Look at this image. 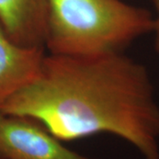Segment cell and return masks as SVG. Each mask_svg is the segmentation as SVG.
<instances>
[{
    "label": "cell",
    "instance_id": "5",
    "mask_svg": "<svg viewBox=\"0 0 159 159\" xmlns=\"http://www.w3.org/2000/svg\"><path fill=\"white\" fill-rule=\"evenodd\" d=\"M46 12V0H0V24L20 45L44 48Z\"/></svg>",
    "mask_w": 159,
    "mask_h": 159
},
{
    "label": "cell",
    "instance_id": "2",
    "mask_svg": "<svg viewBox=\"0 0 159 159\" xmlns=\"http://www.w3.org/2000/svg\"><path fill=\"white\" fill-rule=\"evenodd\" d=\"M44 48L50 54L97 56L123 52L154 33L146 8L122 0H46Z\"/></svg>",
    "mask_w": 159,
    "mask_h": 159
},
{
    "label": "cell",
    "instance_id": "1",
    "mask_svg": "<svg viewBox=\"0 0 159 159\" xmlns=\"http://www.w3.org/2000/svg\"><path fill=\"white\" fill-rule=\"evenodd\" d=\"M38 121L62 142L110 134L143 159H159V104L147 67L117 52L45 54L36 76L0 104Z\"/></svg>",
    "mask_w": 159,
    "mask_h": 159
},
{
    "label": "cell",
    "instance_id": "6",
    "mask_svg": "<svg viewBox=\"0 0 159 159\" xmlns=\"http://www.w3.org/2000/svg\"><path fill=\"white\" fill-rule=\"evenodd\" d=\"M152 3L156 11V14L154 16V33L156 34V37H159V0H152Z\"/></svg>",
    "mask_w": 159,
    "mask_h": 159
},
{
    "label": "cell",
    "instance_id": "3",
    "mask_svg": "<svg viewBox=\"0 0 159 159\" xmlns=\"http://www.w3.org/2000/svg\"><path fill=\"white\" fill-rule=\"evenodd\" d=\"M62 142L38 121L0 110V159H97Z\"/></svg>",
    "mask_w": 159,
    "mask_h": 159
},
{
    "label": "cell",
    "instance_id": "4",
    "mask_svg": "<svg viewBox=\"0 0 159 159\" xmlns=\"http://www.w3.org/2000/svg\"><path fill=\"white\" fill-rule=\"evenodd\" d=\"M45 49L16 43L0 24V104L36 76Z\"/></svg>",
    "mask_w": 159,
    "mask_h": 159
},
{
    "label": "cell",
    "instance_id": "7",
    "mask_svg": "<svg viewBox=\"0 0 159 159\" xmlns=\"http://www.w3.org/2000/svg\"><path fill=\"white\" fill-rule=\"evenodd\" d=\"M156 48L159 53V37H156Z\"/></svg>",
    "mask_w": 159,
    "mask_h": 159
}]
</instances>
